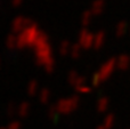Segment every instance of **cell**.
Segmentation results:
<instances>
[{
    "label": "cell",
    "instance_id": "7c38bea8",
    "mask_svg": "<svg viewBox=\"0 0 130 129\" xmlns=\"http://www.w3.org/2000/svg\"><path fill=\"white\" fill-rule=\"evenodd\" d=\"M72 43L70 42L69 40H63L58 46V53L62 55V56H65V55H69L70 53V48H71Z\"/></svg>",
    "mask_w": 130,
    "mask_h": 129
},
{
    "label": "cell",
    "instance_id": "cb8c5ba5",
    "mask_svg": "<svg viewBox=\"0 0 130 129\" xmlns=\"http://www.w3.org/2000/svg\"><path fill=\"white\" fill-rule=\"evenodd\" d=\"M0 63H1V59H0Z\"/></svg>",
    "mask_w": 130,
    "mask_h": 129
},
{
    "label": "cell",
    "instance_id": "5b68a950",
    "mask_svg": "<svg viewBox=\"0 0 130 129\" xmlns=\"http://www.w3.org/2000/svg\"><path fill=\"white\" fill-rule=\"evenodd\" d=\"M32 22H33V21L29 17H25V16H17V17H15L13 20V22H11V31H13L14 34H18L26 26H29Z\"/></svg>",
    "mask_w": 130,
    "mask_h": 129
},
{
    "label": "cell",
    "instance_id": "7a4b0ae2",
    "mask_svg": "<svg viewBox=\"0 0 130 129\" xmlns=\"http://www.w3.org/2000/svg\"><path fill=\"white\" fill-rule=\"evenodd\" d=\"M41 30L37 23L32 22L29 26H26L22 32L16 34V48L23 49V48H32L36 41L38 40L39 36L41 34Z\"/></svg>",
    "mask_w": 130,
    "mask_h": 129
},
{
    "label": "cell",
    "instance_id": "52a82bcc",
    "mask_svg": "<svg viewBox=\"0 0 130 129\" xmlns=\"http://www.w3.org/2000/svg\"><path fill=\"white\" fill-rule=\"evenodd\" d=\"M115 65L117 69L121 71H126L130 68V56L127 54H122L115 58Z\"/></svg>",
    "mask_w": 130,
    "mask_h": 129
},
{
    "label": "cell",
    "instance_id": "ba28073f",
    "mask_svg": "<svg viewBox=\"0 0 130 129\" xmlns=\"http://www.w3.org/2000/svg\"><path fill=\"white\" fill-rule=\"evenodd\" d=\"M105 9V1L104 0H94L90 5V13L92 14V16L101 15Z\"/></svg>",
    "mask_w": 130,
    "mask_h": 129
},
{
    "label": "cell",
    "instance_id": "603a6c76",
    "mask_svg": "<svg viewBox=\"0 0 130 129\" xmlns=\"http://www.w3.org/2000/svg\"><path fill=\"white\" fill-rule=\"evenodd\" d=\"M128 32H129V34H130V25H129V30H128Z\"/></svg>",
    "mask_w": 130,
    "mask_h": 129
},
{
    "label": "cell",
    "instance_id": "7402d4cb",
    "mask_svg": "<svg viewBox=\"0 0 130 129\" xmlns=\"http://www.w3.org/2000/svg\"><path fill=\"white\" fill-rule=\"evenodd\" d=\"M22 2H23V0H10V4H11V6H13V7L21 6V5H22Z\"/></svg>",
    "mask_w": 130,
    "mask_h": 129
},
{
    "label": "cell",
    "instance_id": "9a60e30c",
    "mask_svg": "<svg viewBox=\"0 0 130 129\" xmlns=\"http://www.w3.org/2000/svg\"><path fill=\"white\" fill-rule=\"evenodd\" d=\"M39 89V84L37 80L32 79L31 81L29 82V85H27V91H29L30 95H33V94H36L37 91H38Z\"/></svg>",
    "mask_w": 130,
    "mask_h": 129
},
{
    "label": "cell",
    "instance_id": "6da1fadb",
    "mask_svg": "<svg viewBox=\"0 0 130 129\" xmlns=\"http://www.w3.org/2000/svg\"><path fill=\"white\" fill-rule=\"evenodd\" d=\"M32 48L34 52L36 63L42 66L47 73H52L55 69V58L53 55V48L50 45L49 37L45 32H41Z\"/></svg>",
    "mask_w": 130,
    "mask_h": 129
},
{
    "label": "cell",
    "instance_id": "30bf717a",
    "mask_svg": "<svg viewBox=\"0 0 130 129\" xmlns=\"http://www.w3.org/2000/svg\"><path fill=\"white\" fill-rule=\"evenodd\" d=\"M129 30V25L127 24V22H124V21H121V22H119L117 24V26H115V36L117 37H123L124 34L128 32Z\"/></svg>",
    "mask_w": 130,
    "mask_h": 129
},
{
    "label": "cell",
    "instance_id": "9c48e42d",
    "mask_svg": "<svg viewBox=\"0 0 130 129\" xmlns=\"http://www.w3.org/2000/svg\"><path fill=\"white\" fill-rule=\"evenodd\" d=\"M105 40H106L105 31L96 32L95 36H94V46H92V48H95V49H99V48H102L104 46V43H105Z\"/></svg>",
    "mask_w": 130,
    "mask_h": 129
},
{
    "label": "cell",
    "instance_id": "4fadbf2b",
    "mask_svg": "<svg viewBox=\"0 0 130 129\" xmlns=\"http://www.w3.org/2000/svg\"><path fill=\"white\" fill-rule=\"evenodd\" d=\"M81 50H82V47L79 45L78 42L76 43H72L71 48H70V56L73 57V58H78L79 56L81 55Z\"/></svg>",
    "mask_w": 130,
    "mask_h": 129
},
{
    "label": "cell",
    "instance_id": "277c9868",
    "mask_svg": "<svg viewBox=\"0 0 130 129\" xmlns=\"http://www.w3.org/2000/svg\"><path fill=\"white\" fill-rule=\"evenodd\" d=\"M94 36L95 33L90 32L88 29H81L78 34V43L82 47V49H89L94 46Z\"/></svg>",
    "mask_w": 130,
    "mask_h": 129
},
{
    "label": "cell",
    "instance_id": "3957f363",
    "mask_svg": "<svg viewBox=\"0 0 130 129\" xmlns=\"http://www.w3.org/2000/svg\"><path fill=\"white\" fill-rule=\"evenodd\" d=\"M115 69H117V65H115V58H110L104 64H102L101 68H99L98 71L96 72V74H97V77L99 78L101 82H104L105 80H107L108 78L114 73Z\"/></svg>",
    "mask_w": 130,
    "mask_h": 129
},
{
    "label": "cell",
    "instance_id": "ac0fdd59",
    "mask_svg": "<svg viewBox=\"0 0 130 129\" xmlns=\"http://www.w3.org/2000/svg\"><path fill=\"white\" fill-rule=\"evenodd\" d=\"M85 85H87V78L80 75V77L78 78V80L75 81V84H74V87H75V88H79V87L85 86Z\"/></svg>",
    "mask_w": 130,
    "mask_h": 129
},
{
    "label": "cell",
    "instance_id": "2e32d148",
    "mask_svg": "<svg viewBox=\"0 0 130 129\" xmlns=\"http://www.w3.org/2000/svg\"><path fill=\"white\" fill-rule=\"evenodd\" d=\"M79 77H80V74H79L76 71L72 70V71H70L69 74H67V81H69L71 85H73V86H74V84H75V81L78 80Z\"/></svg>",
    "mask_w": 130,
    "mask_h": 129
},
{
    "label": "cell",
    "instance_id": "ffe728a7",
    "mask_svg": "<svg viewBox=\"0 0 130 129\" xmlns=\"http://www.w3.org/2000/svg\"><path fill=\"white\" fill-rule=\"evenodd\" d=\"M98 105H99V107H101V109H106V105H107V98L103 97L101 101H99Z\"/></svg>",
    "mask_w": 130,
    "mask_h": 129
},
{
    "label": "cell",
    "instance_id": "d6986e66",
    "mask_svg": "<svg viewBox=\"0 0 130 129\" xmlns=\"http://www.w3.org/2000/svg\"><path fill=\"white\" fill-rule=\"evenodd\" d=\"M76 90H78L79 93H81V94H85V93L90 91V87L87 86V85H85V86H81V87H79V88H76Z\"/></svg>",
    "mask_w": 130,
    "mask_h": 129
},
{
    "label": "cell",
    "instance_id": "e0dca14e",
    "mask_svg": "<svg viewBox=\"0 0 130 129\" xmlns=\"http://www.w3.org/2000/svg\"><path fill=\"white\" fill-rule=\"evenodd\" d=\"M39 96H40L41 102H47L48 98H49V96H50V93H49V90H48V89H46V88L45 89H41Z\"/></svg>",
    "mask_w": 130,
    "mask_h": 129
},
{
    "label": "cell",
    "instance_id": "5bb4252c",
    "mask_svg": "<svg viewBox=\"0 0 130 129\" xmlns=\"http://www.w3.org/2000/svg\"><path fill=\"white\" fill-rule=\"evenodd\" d=\"M5 43H6V47L8 48V49H15L16 43H17V40H16V34H14V33L8 34L7 38H6Z\"/></svg>",
    "mask_w": 130,
    "mask_h": 129
},
{
    "label": "cell",
    "instance_id": "8992f818",
    "mask_svg": "<svg viewBox=\"0 0 130 129\" xmlns=\"http://www.w3.org/2000/svg\"><path fill=\"white\" fill-rule=\"evenodd\" d=\"M78 105V98L72 97L69 100H63L61 102H58V110L62 112H67L70 110L74 109Z\"/></svg>",
    "mask_w": 130,
    "mask_h": 129
},
{
    "label": "cell",
    "instance_id": "8fae6325",
    "mask_svg": "<svg viewBox=\"0 0 130 129\" xmlns=\"http://www.w3.org/2000/svg\"><path fill=\"white\" fill-rule=\"evenodd\" d=\"M92 17H94V16H92V14L90 13L89 9H88V10H86V11H83L82 15H81V20H80L81 25H82L83 29H87L88 25L91 23Z\"/></svg>",
    "mask_w": 130,
    "mask_h": 129
},
{
    "label": "cell",
    "instance_id": "44dd1931",
    "mask_svg": "<svg viewBox=\"0 0 130 129\" xmlns=\"http://www.w3.org/2000/svg\"><path fill=\"white\" fill-rule=\"evenodd\" d=\"M27 109H29V104H27V103H23V104L21 105V107H20L21 113H25V112L27 111Z\"/></svg>",
    "mask_w": 130,
    "mask_h": 129
}]
</instances>
